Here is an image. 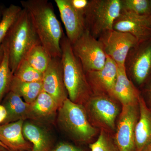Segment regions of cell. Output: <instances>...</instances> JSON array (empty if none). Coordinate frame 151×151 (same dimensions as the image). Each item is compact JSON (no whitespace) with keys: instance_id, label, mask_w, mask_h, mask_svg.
Masks as SVG:
<instances>
[{"instance_id":"1","label":"cell","mask_w":151,"mask_h":151,"mask_svg":"<svg viewBox=\"0 0 151 151\" xmlns=\"http://www.w3.org/2000/svg\"><path fill=\"white\" fill-rule=\"evenodd\" d=\"M29 14L40 43L52 58H61L60 42L64 34L53 6L47 0L20 1Z\"/></svg>"},{"instance_id":"2","label":"cell","mask_w":151,"mask_h":151,"mask_svg":"<svg viewBox=\"0 0 151 151\" xmlns=\"http://www.w3.org/2000/svg\"><path fill=\"white\" fill-rule=\"evenodd\" d=\"M40 44L29 14L23 9L2 43L13 74L31 49Z\"/></svg>"},{"instance_id":"3","label":"cell","mask_w":151,"mask_h":151,"mask_svg":"<svg viewBox=\"0 0 151 151\" xmlns=\"http://www.w3.org/2000/svg\"><path fill=\"white\" fill-rule=\"evenodd\" d=\"M60 47L63 80L68 99L73 103L84 105L93 95L86 73L80 60L73 53L71 43L64 35Z\"/></svg>"},{"instance_id":"4","label":"cell","mask_w":151,"mask_h":151,"mask_svg":"<svg viewBox=\"0 0 151 151\" xmlns=\"http://www.w3.org/2000/svg\"><path fill=\"white\" fill-rule=\"evenodd\" d=\"M57 122L70 137L79 142H90L100 131L89 122L84 105L73 103L68 98L58 109Z\"/></svg>"},{"instance_id":"5","label":"cell","mask_w":151,"mask_h":151,"mask_svg":"<svg viewBox=\"0 0 151 151\" xmlns=\"http://www.w3.org/2000/svg\"><path fill=\"white\" fill-rule=\"evenodd\" d=\"M83 105L93 127L114 135L122 110L118 100L109 95L93 94Z\"/></svg>"},{"instance_id":"6","label":"cell","mask_w":151,"mask_h":151,"mask_svg":"<svg viewBox=\"0 0 151 151\" xmlns=\"http://www.w3.org/2000/svg\"><path fill=\"white\" fill-rule=\"evenodd\" d=\"M122 10L121 0L89 1L84 12L86 29L98 39L103 33L113 29Z\"/></svg>"},{"instance_id":"7","label":"cell","mask_w":151,"mask_h":151,"mask_svg":"<svg viewBox=\"0 0 151 151\" xmlns=\"http://www.w3.org/2000/svg\"><path fill=\"white\" fill-rule=\"evenodd\" d=\"M124 66L128 77L141 90L151 79V38L130 50Z\"/></svg>"},{"instance_id":"8","label":"cell","mask_w":151,"mask_h":151,"mask_svg":"<svg viewBox=\"0 0 151 151\" xmlns=\"http://www.w3.org/2000/svg\"><path fill=\"white\" fill-rule=\"evenodd\" d=\"M71 45L85 72L101 70L105 66L107 56L103 44L87 29Z\"/></svg>"},{"instance_id":"9","label":"cell","mask_w":151,"mask_h":151,"mask_svg":"<svg viewBox=\"0 0 151 151\" xmlns=\"http://www.w3.org/2000/svg\"><path fill=\"white\" fill-rule=\"evenodd\" d=\"M122 106L114 139L120 151H136L135 132L139 116V102Z\"/></svg>"},{"instance_id":"10","label":"cell","mask_w":151,"mask_h":151,"mask_svg":"<svg viewBox=\"0 0 151 151\" xmlns=\"http://www.w3.org/2000/svg\"><path fill=\"white\" fill-rule=\"evenodd\" d=\"M98 40L103 44L106 55L119 66H124L129 51L139 42L132 35L114 29L103 33Z\"/></svg>"},{"instance_id":"11","label":"cell","mask_w":151,"mask_h":151,"mask_svg":"<svg viewBox=\"0 0 151 151\" xmlns=\"http://www.w3.org/2000/svg\"><path fill=\"white\" fill-rule=\"evenodd\" d=\"M113 29L132 35L139 42L145 41L151 38V18L122 9Z\"/></svg>"},{"instance_id":"12","label":"cell","mask_w":151,"mask_h":151,"mask_svg":"<svg viewBox=\"0 0 151 151\" xmlns=\"http://www.w3.org/2000/svg\"><path fill=\"white\" fill-rule=\"evenodd\" d=\"M42 91L49 94L59 108L68 94L63 80L61 58H52L48 67L43 73Z\"/></svg>"},{"instance_id":"13","label":"cell","mask_w":151,"mask_h":151,"mask_svg":"<svg viewBox=\"0 0 151 151\" xmlns=\"http://www.w3.org/2000/svg\"><path fill=\"white\" fill-rule=\"evenodd\" d=\"M68 39L75 43L86 30L84 14L75 8L70 0H55Z\"/></svg>"},{"instance_id":"14","label":"cell","mask_w":151,"mask_h":151,"mask_svg":"<svg viewBox=\"0 0 151 151\" xmlns=\"http://www.w3.org/2000/svg\"><path fill=\"white\" fill-rule=\"evenodd\" d=\"M117 73L118 65L108 56L105 66L101 70L85 72L93 94L109 95L114 97L113 91Z\"/></svg>"},{"instance_id":"15","label":"cell","mask_w":151,"mask_h":151,"mask_svg":"<svg viewBox=\"0 0 151 151\" xmlns=\"http://www.w3.org/2000/svg\"><path fill=\"white\" fill-rule=\"evenodd\" d=\"M24 121L17 122L0 125V142L9 151H29L32 145L25 138L23 133Z\"/></svg>"},{"instance_id":"16","label":"cell","mask_w":151,"mask_h":151,"mask_svg":"<svg viewBox=\"0 0 151 151\" xmlns=\"http://www.w3.org/2000/svg\"><path fill=\"white\" fill-rule=\"evenodd\" d=\"M141 92L127 76L125 66H118L117 78L113 96L121 105L137 103Z\"/></svg>"},{"instance_id":"17","label":"cell","mask_w":151,"mask_h":151,"mask_svg":"<svg viewBox=\"0 0 151 151\" xmlns=\"http://www.w3.org/2000/svg\"><path fill=\"white\" fill-rule=\"evenodd\" d=\"M139 116L135 132L136 151H143L151 144V110L142 94L139 100Z\"/></svg>"},{"instance_id":"18","label":"cell","mask_w":151,"mask_h":151,"mask_svg":"<svg viewBox=\"0 0 151 151\" xmlns=\"http://www.w3.org/2000/svg\"><path fill=\"white\" fill-rule=\"evenodd\" d=\"M2 105L7 113L6 119L2 124L30 119V104L26 103L21 97L13 92L9 91L7 93Z\"/></svg>"},{"instance_id":"19","label":"cell","mask_w":151,"mask_h":151,"mask_svg":"<svg viewBox=\"0 0 151 151\" xmlns=\"http://www.w3.org/2000/svg\"><path fill=\"white\" fill-rule=\"evenodd\" d=\"M30 105V119L39 122L50 121L59 108L52 97L43 91Z\"/></svg>"},{"instance_id":"20","label":"cell","mask_w":151,"mask_h":151,"mask_svg":"<svg viewBox=\"0 0 151 151\" xmlns=\"http://www.w3.org/2000/svg\"><path fill=\"white\" fill-rule=\"evenodd\" d=\"M23 133L25 138L32 145L29 151H48L50 147V137L45 130L33 122H24Z\"/></svg>"},{"instance_id":"21","label":"cell","mask_w":151,"mask_h":151,"mask_svg":"<svg viewBox=\"0 0 151 151\" xmlns=\"http://www.w3.org/2000/svg\"><path fill=\"white\" fill-rule=\"evenodd\" d=\"M42 91V82H27L21 81L13 75L10 87L12 91L22 97L26 103L31 104Z\"/></svg>"},{"instance_id":"22","label":"cell","mask_w":151,"mask_h":151,"mask_svg":"<svg viewBox=\"0 0 151 151\" xmlns=\"http://www.w3.org/2000/svg\"><path fill=\"white\" fill-rule=\"evenodd\" d=\"M52 58L41 44L32 47L24 58L33 68L44 73L48 67Z\"/></svg>"},{"instance_id":"23","label":"cell","mask_w":151,"mask_h":151,"mask_svg":"<svg viewBox=\"0 0 151 151\" xmlns=\"http://www.w3.org/2000/svg\"><path fill=\"white\" fill-rule=\"evenodd\" d=\"M20 6L11 4L4 9L0 20V46L22 10Z\"/></svg>"},{"instance_id":"24","label":"cell","mask_w":151,"mask_h":151,"mask_svg":"<svg viewBox=\"0 0 151 151\" xmlns=\"http://www.w3.org/2000/svg\"><path fill=\"white\" fill-rule=\"evenodd\" d=\"M4 51V59L0 65V103L9 91L14 75L10 67L8 55L5 49Z\"/></svg>"},{"instance_id":"25","label":"cell","mask_w":151,"mask_h":151,"mask_svg":"<svg viewBox=\"0 0 151 151\" xmlns=\"http://www.w3.org/2000/svg\"><path fill=\"white\" fill-rule=\"evenodd\" d=\"M14 76L24 82H41L43 79V73L36 70L24 60L14 73Z\"/></svg>"},{"instance_id":"26","label":"cell","mask_w":151,"mask_h":151,"mask_svg":"<svg viewBox=\"0 0 151 151\" xmlns=\"http://www.w3.org/2000/svg\"><path fill=\"white\" fill-rule=\"evenodd\" d=\"M113 135L100 130L96 141L89 144L91 151H120Z\"/></svg>"},{"instance_id":"27","label":"cell","mask_w":151,"mask_h":151,"mask_svg":"<svg viewBox=\"0 0 151 151\" xmlns=\"http://www.w3.org/2000/svg\"><path fill=\"white\" fill-rule=\"evenodd\" d=\"M122 9L142 16L151 13V0H121Z\"/></svg>"},{"instance_id":"28","label":"cell","mask_w":151,"mask_h":151,"mask_svg":"<svg viewBox=\"0 0 151 151\" xmlns=\"http://www.w3.org/2000/svg\"><path fill=\"white\" fill-rule=\"evenodd\" d=\"M140 91L145 102L151 110V79Z\"/></svg>"},{"instance_id":"29","label":"cell","mask_w":151,"mask_h":151,"mask_svg":"<svg viewBox=\"0 0 151 151\" xmlns=\"http://www.w3.org/2000/svg\"><path fill=\"white\" fill-rule=\"evenodd\" d=\"M52 151H84L81 148L65 142L59 143Z\"/></svg>"},{"instance_id":"30","label":"cell","mask_w":151,"mask_h":151,"mask_svg":"<svg viewBox=\"0 0 151 151\" xmlns=\"http://www.w3.org/2000/svg\"><path fill=\"white\" fill-rule=\"evenodd\" d=\"M7 115V113L4 106L0 104V124H2L5 121Z\"/></svg>"},{"instance_id":"31","label":"cell","mask_w":151,"mask_h":151,"mask_svg":"<svg viewBox=\"0 0 151 151\" xmlns=\"http://www.w3.org/2000/svg\"><path fill=\"white\" fill-rule=\"evenodd\" d=\"M4 49L2 45L0 46V65L1 64L4 56Z\"/></svg>"},{"instance_id":"32","label":"cell","mask_w":151,"mask_h":151,"mask_svg":"<svg viewBox=\"0 0 151 151\" xmlns=\"http://www.w3.org/2000/svg\"><path fill=\"white\" fill-rule=\"evenodd\" d=\"M4 8L2 6H0V20L1 19L2 16V13L3 11H4Z\"/></svg>"},{"instance_id":"33","label":"cell","mask_w":151,"mask_h":151,"mask_svg":"<svg viewBox=\"0 0 151 151\" xmlns=\"http://www.w3.org/2000/svg\"><path fill=\"white\" fill-rule=\"evenodd\" d=\"M143 151H151V144L148 146Z\"/></svg>"},{"instance_id":"34","label":"cell","mask_w":151,"mask_h":151,"mask_svg":"<svg viewBox=\"0 0 151 151\" xmlns=\"http://www.w3.org/2000/svg\"><path fill=\"white\" fill-rule=\"evenodd\" d=\"M0 151H9L5 148L3 147L2 146H0Z\"/></svg>"},{"instance_id":"35","label":"cell","mask_w":151,"mask_h":151,"mask_svg":"<svg viewBox=\"0 0 151 151\" xmlns=\"http://www.w3.org/2000/svg\"><path fill=\"white\" fill-rule=\"evenodd\" d=\"M0 146H2L3 147L5 148L8 151H9L8 149L6 147V146L3 144V143L1 142H0Z\"/></svg>"},{"instance_id":"36","label":"cell","mask_w":151,"mask_h":151,"mask_svg":"<svg viewBox=\"0 0 151 151\" xmlns=\"http://www.w3.org/2000/svg\"><path fill=\"white\" fill-rule=\"evenodd\" d=\"M150 17L151 18V13L150 14Z\"/></svg>"}]
</instances>
